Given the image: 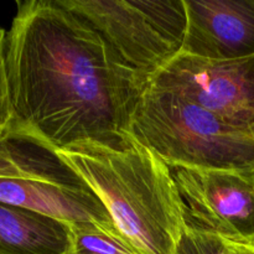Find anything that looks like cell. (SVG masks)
<instances>
[{
  "label": "cell",
  "mask_w": 254,
  "mask_h": 254,
  "mask_svg": "<svg viewBox=\"0 0 254 254\" xmlns=\"http://www.w3.org/2000/svg\"><path fill=\"white\" fill-rule=\"evenodd\" d=\"M231 250L233 254H254V247H247V246H240L230 243Z\"/></svg>",
  "instance_id": "4fadbf2b"
},
{
  "label": "cell",
  "mask_w": 254,
  "mask_h": 254,
  "mask_svg": "<svg viewBox=\"0 0 254 254\" xmlns=\"http://www.w3.org/2000/svg\"><path fill=\"white\" fill-rule=\"evenodd\" d=\"M10 126L56 150L83 141L121 148L148 82L59 0L17 1L6 32Z\"/></svg>",
  "instance_id": "6da1fadb"
},
{
  "label": "cell",
  "mask_w": 254,
  "mask_h": 254,
  "mask_svg": "<svg viewBox=\"0 0 254 254\" xmlns=\"http://www.w3.org/2000/svg\"><path fill=\"white\" fill-rule=\"evenodd\" d=\"M68 230L66 254H139L121 233L93 223L68 225Z\"/></svg>",
  "instance_id": "30bf717a"
},
{
  "label": "cell",
  "mask_w": 254,
  "mask_h": 254,
  "mask_svg": "<svg viewBox=\"0 0 254 254\" xmlns=\"http://www.w3.org/2000/svg\"><path fill=\"white\" fill-rule=\"evenodd\" d=\"M59 155L101 198L119 232L139 254H176L185 207L170 168L131 136L121 148L83 141Z\"/></svg>",
  "instance_id": "7a4b0ae2"
},
{
  "label": "cell",
  "mask_w": 254,
  "mask_h": 254,
  "mask_svg": "<svg viewBox=\"0 0 254 254\" xmlns=\"http://www.w3.org/2000/svg\"><path fill=\"white\" fill-rule=\"evenodd\" d=\"M176 254H233L230 243L217 236L186 226Z\"/></svg>",
  "instance_id": "8fae6325"
},
{
  "label": "cell",
  "mask_w": 254,
  "mask_h": 254,
  "mask_svg": "<svg viewBox=\"0 0 254 254\" xmlns=\"http://www.w3.org/2000/svg\"><path fill=\"white\" fill-rule=\"evenodd\" d=\"M68 225L0 201V254H66Z\"/></svg>",
  "instance_id": "ba28073f"
},
{
  "label": "cell",
  "mask_w": 254,
  "mask_h": 254,
  "mask_svg": "<svg viewBox=\"0 0 254 254\" xmlns=\"http://www.w3.org/2000/svg\"><path fill=\"white\" fill-rule=\"evenodd\" d=\"M186 225L254 247V171L170 168Z\"/></svg>",
  "instance_id": "5b68a950"
},
{
  "label": "cell",
  "mask_w": 254,
  "mask_h": 254,
  "mask_svg": "<svg viewBox=\"0 0 254 254\" xmlns=\"http://www.w3.org/2000/svg\"><path fill=\"white\" fill-rule=\"evenodd\" d=\"M93 30L112 56L149 83L181 54L186 34L184 0H59Z\"/></svg>",
  "instance_id": "277c9868"
},
{
  "label": "cell",
  "mask_w": 254,
  "mask_h": 254,
  "mask_svg": "<svg viewBox=\"0 0 254 254\" xmlns=\"http://www.w3.org/2000/svg\"><path fill=\"white\" fill-rule=\"evenodd\" d=\"M149 84L175 92L254 133V56L210 61L180 54Z\"/></svg>",
  "instance_id": "8992f818"
},
{
  "label": "cell",
  "mask_w": 254,
  "mask_h": 254,
  "mask_svg": "<svg viewBox=\"0 0 254 254\" xmlns=\"http://www.w3.org/2000/svg\"><path fill=\"white\" fill-rule=\"evenodd\" d=\"M130 134L169 168L254 171V133L169 89L148 83Z\"/></svg>",
  "instance_id": "3957f363"
},
{
  "label": "cell",
  "mask_w": 254,
  "mask_h": 254,
  "mask_svg": "<svg viewBox=\"0 0 254 254\" xmlns=\"http://www.w3.org/2000/svg\"><path fill=\"white\" fill-rule=\"evenodd\" d=\"M181 54L210 61L254 56V0H184Z\"/></svg>",
  "instance_id": "52a82bcc"
},
{
  "label": "cell",
  "mask_w": 254,
  "mask_h": 254,
  "mask_svg": "<svg viewBox=\"0 0 254 254\" xmlns=\"http://www.w3.org/2000/svg\"><path fill=\"white\" fill-rule=\"evenodd\" d=\"M5 47H6V32L0 27V130L6 129L11 122L9 91H7Z\"/></svg>",
  "instance_id": "7c38bea8"
},
{
  "label": "cell",
  "mask_w": 254,
  "mask_h": 254,
  "mask_svg": "<svg viewBox=\"0 0 254 254\" xmlns=\"http://www.w3.org/2000/svg\"><path fill=\"white\" fill-rule=\"evenodd\" d=\"M61 163L56 149L39 136L12 127L0 130V178L32 175Z\"/></svg>",
  "instance_id": "9c48e42d"
}]
</instances>
